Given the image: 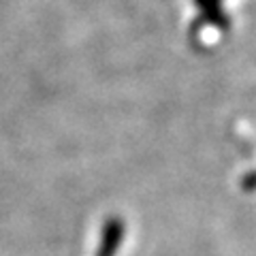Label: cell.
I'll use <instances>...</instances> for the list:
<instances>
[{
    "label": "cell",
    "mask_w": 256,
    "mask_h": 256,
    "mask_svg": "<svg viewBox=\"0 0 256 256\" xmlns=\"http://www.w3.org/2000/svg\"><path fill=\"white\" fill-rule=\"evenodd\" d=\"M124 239V222L120 218H109L102 226L100 246L96 250V256H116Z\"/></svg>",
    "instance_id": "cell-1"
},
{
    "label": "cell",
    "mask_w": 256,
    "mask_h": 256,
    "mask_svg": "<svg viewBox=\"0 0 256 256\" xmlns=\"http://www.w3.org/2000/svg\"><path fill=\"white\" fill-rule=\"evenodd\" d=\"M196 6L201 9V20L207 26L222 28V30L228 26V18L222 11L220 0H196Z\"/></svg>",
    "instance_id": "cell-2"
},
{
    "label": "cell",
    "mask_w": 256,
    "mask_h": 256,
    "mask_svg": "<svg viewBox=\"0 0 256 256\" xmlns=\"http://www.w3.org/2000/svg\"><path fill=\"white\" fill-rule=\"evenodd\" d=\"M242 184H244V188H246V190H256V171L248 173Z\"/></svg>",
    "instance_id": "cell-3"
}]
</instances>
